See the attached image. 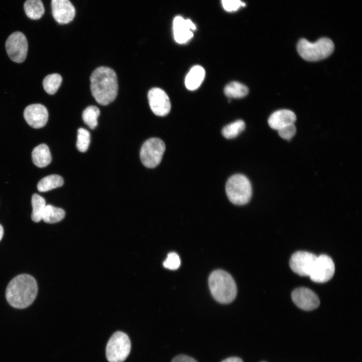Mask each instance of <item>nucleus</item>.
Here are the masks:
<instances>
[{
    "label": "nucleus",
    "mask_w": 362,
    "mask_h": 362,
    "mask_svg": "<svg viewBox=\"0 0 362 362\" xmlns=\"http://www.w3.org/2000/svg\"><path fill=\"white\" fill-rule=\"evenodd\" d=\"M100 114L99 108L95 106H89L82 112V118L83 122L92 129L98 125V118Z\"/></svg>",
    "instance_id": "393cba45"
},
{
    "label": "nucleus",
    "mask_w": 362,
    "mask_h": 362,
    "mask_svg": "<svg viewBox=\"0 0 362 362\" xmlns=\"http://www.w3.org/2000/svg\"><path fill=\"white\" fill-rule=\"evenodd\" d=\"M34 164L38 167H44L50 164L52 158L49 147L45 144H41L35 147L32 152Z\"/></svg>",
    "instance_id": "a211bd4d"
},
{
    "label": "nucleus",
    "mask_w": 362,
    "mask_h": 362,
    "mask_svg": "<svg viewBox=\"0 0 362 362\" xmlns=\"http://www.w3.org/2000/svg\"><path fill=\"white\" fill-rule=\"evenodd\" d=\"M90 89L96 101L102 105H107L116 98L118 84L114 70L106 66L96 68L90 77Z\"/></svg>",
    "instance_id": "f257e3e1"
},
{
    "label": "nucleus",
    "mask_w": 362,
    "mask_h": 362,
    "mask_svg": "<svg viewBox=\"0 0 362 362\" xmlns=\"http://www.w3.org/2000/svg\"><path fill=\"white\" fill-rule=\"evenodd\" d=\"M65 217L64 211L51 205H46L42 220L47 223H55L61 221Z\"/></svg>",
    "instance_id": "412c9836"
},
{
    "label": "nucleus",
    "mask_w": 362,
    "mask_h": 362,
    "mask_svg": "<svg viewBox=\"0 0 362 362\" xmlns=\"http://www.w3.org/2000/svg\"><path fill=\"white\" fill-rule=\"evenodd\" d=\"M90 141V135L86 129L80 128L77 130L76 147L81 152H85L89 146Z\"/></svg>",
    "instance_id": "bb28decb"
},
{
    "label": "nucleus",
    "mask_w": 362,
    "mask_h": 362,
    "mask_svg": "<svg viewBox=\"0 0 362 362\" xmlns=\"http://www.w3.org/2000/svg\"><path fill=\"white\" fill-rule=\"evenodd\" d=\"M171 362H197L194 358L186 355H178L174 357Z\"/></svg>",
    "instance_id": "7c9ffc66"
},
{
    "label": "nucleus",
    "mask_w": 362,
    "mask_h": 362,
    "mask_svg": "<svg viewBox=\"0 0 362 362\" xmlns=\"http://www.w3.org/2000/svg\"><path fill=\"white\" fill-rule=\"evenodd\" d=\"M63 184L62 177L57 174H51L42 178L38 183L37 189L39 192H45L62 186Z\"/></svg>",
    "instance_id": "aec40b11"
},
{
    "label": "nucleus",
    "mask_w": 362,
    "mask_h": 362,
    "mask_svg": "<svg viewBox=\"0 0 362 362\" xmlns=\"http://www.w3.org/2000/svg\"><path fill=\"white\" fill-rule=\"evenodd\" d=\"M27 16L32 20H39L44 15V7L41 0H27L24 5Z\"/></svg>",
    "instance_id": "6ab92c4d"
},
{
    "label": "nucleus",
    "mask_w": 362,
    "mask_h": 362,
    "mask_svg": "<svg viewBox=\"0 0 362 362\" xmlns=\"http://www.w3.org/2000/svg\"><path fill=\"white\" fill-rule=\"evenodd\" d=\"M165 150V144L160 139H148L141 148L140 155L142 163L146 167H155L161 162Z\"/></svg>",
    "instance_id": "0eeeda50"
},
{
    "label": "nucleus",
    "mask_w": 362,
    "mask_h": 362,
    "mask_svg": "<svg viewBox=\"0 0 362 362\" xmlns=\"http://www.w3.org/2000/svg\"><path fill=\"white\" fill-rule=\"evenodd\" d=\"M24 117L28 125L32 128L38 129L43 127L47 123L48 112L43 105L32 104L25 108Z\"/></svg>",
    "instance_id": "ddd939ff"
},
{
    "label": "nucleus",
    "mask_w": 362,
    "mask_h": 362,
    "mask_svg": "<svg viewBox=\"0 0 362 362\" xmlns=\"http://www.w3.org/2000/svg\"><path fill=\"white\" fill-rule=\"evenodd\" d=\"M296 116L291 110L283 109L274 112L269 117L268 123L270 128L278 130L288 125L294 124Z\"/></svg>",
    "instance_id": "dca6fc26"
},
{
    "label": "nucleus",
    "mask_w": 362,
    "mask_h": 362,
    "mask_svg": "<svg viewBox=\"0 0 362 362\" xmlns=\"http://www.w3.org/2000/svg\"><path fill=\"white\" fill-rule=\"evenodd\" d=\"M51 8L53 17L59 24H68L75 16V8L69 0H52Z\"/></svg>",
    "instance_id": "4468645a"
},
{
    "label": "nucleus",
    "mask_w": 362,
    "mask_h": 362,
    "mask_svg": "<svg viewBox=\"0 0 362 362\" xmlns=\"http://www.w3.org/2000/svg\"><path fill=\"white\" fill-rule=\"evenodd\" d=\"M224 92L225 95L229 98H241L248 94L249 90L245 85L233 81L226 85Z\"/></svg>",
    "instance_id": "4be33fe9"
},
{
    "label": "nucleus",
    "mask_w": 362,
    "mask_h": 362,
    "mask_svg": "<svg viewBox=\"0 0 362 362\" xmlns=\"http://www.w3.org/2000/svg\"><path fill=\"white\" fill-rule=\"evenodd\" d=\"M4 235V229L3 226L0 224V241L3 238Z\"/></svg>",
    "instance_id": "473e14b6"
},
{
    "label": "nucleus",
    "mask_w": 362,
    "mask_h": 362,
    "mask_svg": "<svg viewBox=\"0 0 362 362\" xmlns=\"http://www.w3.org/2000/svg\"><path fill=\"white\" fill-rule=\"evenodd\" d=\"M28 48L27 39L21 32L13 33L6 42V49L9 57L17 63H21L25 60Z\"/></svg>",
    "instance_id": "6e6552de"
},
{
    "label": "nucleus",
    "mask_w": 362,
    "mask_h": 362,
    "mask_svg": "<svg viewBox=\"0 0 362 362\" xmlns=\"http://www.w3.org/2000/svg\"><path fill=\"white\" fill-rule=\"evenodd\" d=\"M297 48L299 54L304 60L317 61L328 57L333 52L334 45L328 38H321L313 43L302 38L299 41Z\"/></svg>",
    "instance_id": "20e7f679"
},
{
    "label": "nucleus",
    "mask_w": 362,
    "mask_h": 362,
    "mask_svg": "<svg viewBox=\"0 0 362 362\" xmlns=\"http://www.w3.org/2000/svg\"><path fill=\"white\" fill-rule=\"evenodd\" d=\"M196 29L195 24L189 19L176 17L173 21V31L175 41L179 44L185 43L193 36L192 31Z\"/></svg>",
    "instance_id": "2eb2a0df"
},
{
    "label": "nucleus",
    "mask_w": 362,
    "mask_h": 362,
    "mask_svg": "<svg viewBox=\"0 0 362 362\" xmlns=\"http://www.w3.org/2000/svg\"><path fill=\"white\" fill-rule=\"evenodd\" d=\"M33 211L31 215L32 220L35 222H39L42 220L46 202L45 199L40 195L34 194L32 197Z\"/></svg>",
    "instance_id": "5701e85b"
},
{
    "label": "nucleus",
    "mask_w": 362,
    "mask_h": 362,
    "mask_svg": "<svg viewBox=\"0 0 362 362\" xmlns=\"http://www.w3.org/2000/svg\"><path fill=\"white\" fill-rule=\"evenodd\" d=\"M180 264V260L179 256L174 252L168 254L166 259L163 262L164 267L174 270L177 269Z\"/></svg>",
    "instance_id": "cd10ccee"
},
{
    "label": "nucleus",
    "mask_w": 362,
    "mask_h": 362,
    "mask_svg": "<svg viewBox=\"0 0 362 362\" xmlns=\"http://www.w3.org/2000/svg\"><path fill=\"white\" fill-rule=\"evenodd\" d=\"M62 80L61 75L57 73L47 75L43 81L44 90L49 95L54 94L60 86Z\"/></svg>",
    "instance_id": "b1692460"
},
{
    "label": "nucleus",
    "mask_w": 362,
    "mask_h": 362,
    "mask_svg": "<svg viewBox=\"0 0 362 362\" xmlns=\"http://www.w3.org/2000/svg\"><path fill=\"white\" fill-rule=\"evenodd\" d=\"M226 193L229 201L236 205L247 204L252 196V187L249 180L241 174L231 176L226 184Z\"/></svg>",
    "instance_id": "39448f33"
},
{
    "label": "nucleus",
    "mask_w": 362,
    "mask_h": 362,
    "mask_svg": "<svg viewBox=\"0 0 362 362\" xmlns=\"http://www.w3.org/2000/svg\"><path fill=\"white\" fill-rule=\"evenodd\" d=\"M148 99L150 109L157 116H164L167 115L171 109L169 98L162 89L153 87L148 93Z\"/></svg>",
    "instance_id": "9b49d317"
},
{
    "label": "nucleus",
    "mask_w": 362,
    "mask_h": 362,
    "mask_svg": "<svg viewBox=\"0 0 362 362\" xmlns=\"http://www.w3.org/2000/svg\"><path fill=\"white\" fill-rule=\"evenodd\" d=\"M278 133L280 136L287 140L291 139L296 132V128L294 124L288 125L279 130Z\"/></svg>",
    "instance_id": "c85d7f7f"
},
{
    "label": "nucleus",
    "mask_w": 362,
    "mask_h": 362,
    "mask_svg": "<svg viewBox=\"0 0 362 362\" xmlns=\"http://www.w3.org/2000/svg\"><path fill=\"white\" fill-rule=\"evenodd\" d=\"M335 272V265L329 256L322 254L317 256L309 277L311 281L323 283L330 280Z\"/></svg>",
    "instance_id": "1a4fd4ad"
},
{
    "label": "nucleus",
    "mask_w": 362,
    "mask_h": 362,
    "mask_svg": "<svg viewBox=\"0 0 362 362\" xmlns=\"http://www.w3.org/2000/svg\"><path fill=\"white\" fill-rule=\"evenodd\" d=\"M131 342L128 336L121 331L114 333L109 340L106 355L109 362H123L129 355Z\"/></svg>",
    "instance_id": "423d86ee"
},
{
    "label": "nucleus",
    "mask_w": 362,
    "mask_h": 362,
    "mask_svg": "<svg viewBox=\"0 0 362 362\" xmlns=\"http://www.w3.org/2000/svg\"><path fill=\"white\" fill-rule=\"evenodd\" d=\"M295 304L299 308L310 311L316 309L320 305L317 295L309 289L301 287L294 290L291 295Z\"/></svg>",
    "instance_id": "f8f14e48"
},
{
    "label": "nucleus",
    "mask_w": 362,
    "mask_h": 362,
    "mask_svg": "<svg viewBox=\"0 0 362 362\" xmlns=\"http://www.w3.org/2000/svg\"><path fill=\"white\" fill-rule=\"evenodd\" d=\"M37 292L35 279L31 275L22 274L15 277L9 283L6 289V297L11 306L23 309L33 302Z\"/></svg>",
    "instance_id": "f03ea898"
},
{
    "label": "nucleus",
    "mask_w": 362,
    "mask_h": 362,
    "mask_svg": "<svg viewBox=\"0 0 362 362\" xmlns=\"http://www.w3.org/2000/svg\"><path fill=\"white\" fill-rule=\"evenodd\" d=\"M221 362H243L242 360L239 357H231L225 359Z\"/></svg>",
    "instance_id": "2f4dec72"
},
{
    "label": "nucleus",
    "mask_w": 362,
    "mask_h": 362,
    "mask_svg": "<svg viewBox=\"0 0 362 362\" xmlns=\"http://www.w3.org/2000/svg\"><path fill=\"white\" fill-rule=\"evenodd\" d=\"M224 9L228 12L237 10L240 7H244L245 4L240 0H222Z\"/></svg>",
    "instance_id": "c756f323"
},
{
    "label": "nucleus",
    "mask_w": 362,
    "mask_h": 362,
    "mask_svg": "<svg viewBox=\"0 0 362 362\" xmlns=\"http://www.w3.org/2000/svg\"><path fill=\"white\" fill-rule=\"evenodd\" d=\"M205 76V71L200 65H195L191 68L185 78V85L187 89L194 90L202 84Z\"/></svg>",
    "instance_id": "f3484780"
},
{
    "label": "nucleus",
    "mask_w": 362,
    "mask_h": 362,
    "mask_svg": "<svg viewBox=\"0 0 362 362\" xmlns=\"http://www.w3.org/2000/svg\"><path fill=\"white\" fill-rule=\"evenodd\" d=\"M245 127V124L243 120H236L225 126L222 130V134L227 139H232L242 132Z\"/></svg>",
    "instance_id": "a878e982"
},
{
    "label": "nucleus",
    "mask_w": 362,
    "mask_h": 362,
    "mask_svg": "<svg viewBox=\"0 0 362 362\" xmlns=\"http://www.w3.org/2000/svg\"><path fill=\"white\" fill-rule=\"evenodd\" d=\"M209 286L214 299L221 303H230L236 297L237 288L234 280L224 270L212 272L209 278Z\"/></svg>",
    "instance_id": "7ed1b4c3"
},
{
    "label": "nucleus",
    "mask_w": 362,
    "mask_h": 362,
    "mask_svg": "<svg viewBox=\"0 0 362 362\" xmlns=\"http://www.w3.org/2000/svg\"><path fill=\"white\" fill-rule=\"evenodd\" d=\"M317 257V256L309 252L297 251L290 258V267L301 276H309Z\"/></svg>",
    "instance_id": "9d476101"
}]
</instances>
